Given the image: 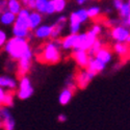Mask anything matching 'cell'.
Returning <instances> with one entry per match:
<instances>
[{
  "label": "cell",
  "mask_w": 130,
  "mask_h": 130,
  "mask_svg": "<svg viewBox=\"0 0 130 130\" xmlns=\"http://www.w3.org/2000/svg\"><path fill=\"white\" fill-rule=\"evenodd\" d=\"M61 40H53L48 42L37 53V59L43 63L54 64L60 60Z\"/></svg>",
  "instance_id": "cell-1"
},
{
  "label": "cell",
  "mask_w": 130,
  "mask_h": 130,
  "mask_svg": "<svg viewBox=\"0 0 130 130\" xmlns=\"http://www.w3.org/2000/svg\"><path fill=\"white\" fill-rule=\"evenodd\" d=\"M29 48L30 47L28 44V41L24 38H18V37L9 39L4 45V51L14 60L15 59L19 60Z\"/></svg>",
  "instance_id": "cell-2"
},
{
  "label": "cell",
  "mask_w": 130,
  "mask_h": 130,
  "mask_svg": "<svg viewBox=\"0 0 130 130\" xmlns=\"http://www.w3.org/2000/svg\"><path fill=\"white\" fill-rule=\"evenodd\" d=\"M32 55H34V53H32L31 48H29L24 55L19 59V62H18V75H19V77H21V78L24 77L25 75L28 73V71L30 70Z\"/></svg>",
  "instance_id": "cell-3"
},
{
  "label": "cell",
  "mask_w": 130,
  "mask_h": 130,
  "mask_svg": "<svg viewBox=\"0 0 130 130\" xmlns=\"http://www.w3.org/2000/svg\"><path fill=\"white\" fill-rule=\"evenodd\" d=\"M0 119H1V128L2 130H15V120L8 111L7 107L1 106L0 109Z\"/></svg>",
  "instance_id": "cell-4"
},
{
  "label": "cell",
  "mask_w": 130,
  "mask_h": 130,
  "mask_svg": "<svg viewBox=\"0 0 130 130\" xmlns=\"http://www.w3.org/2000/svg\"><path fill=\"white\" fill-rule=\"evenodd\" d=\"M96 76V74L92 71H90L89 69H85L83 71H80L77 75H76V84L79 89H85L86 86L89 85V83L93 80V78Z\"/></svg>",
  "instance_id": "cell-5"
},
{
  "label": "cell",
  "mask_w": 130,
  "mask_h": 130,
  "mask_svg": "<svg viewBox=\"0 0 130 130\" xmlns=\"http://www.w3.org/2000/svg\"><path fill=\"white\" fill-rule=\"evenodd\" d=\"M110 36L117 42L126 43L127 40H128V38L130 37V30L126 26H124V25L116 26V27H112L111 28Z\"/></svg>",
  "instance_id": "cell-6"
},
{
  "label": "cell",
  "mask_w": 130,
  "mask_h": 130,
  "mask_svg": "<svg viewBox=\"0 0 130 130\" xmlns=\"http://www.w3.org/2000/svg\"><path fill=\"white\" fill-rule=\"evenodd\" d=\"M72 56L79 67L84 68V69L88 68L89 63H90V58H91L88 51L82 50V49H73Z\"/></svg>",
  "instance_id": "cell-7"
},
{
  "label": "cell",
  "mask_w": 130,
  "mask_h": 130,
  "mask_svg": "<svg viewBox=\"0 0 130 130\" xmlns=\"http://www.w3.org/2000/svg\"><path fill=\"white\" fill-rule=\"evenodd\" d=\"M31 13L29 12V8L24 7L21 9V12L17 15V20L14 24L16 27H21L25 29H30L29 27V18H30Z\"/></svg>",
  "instance_id": "cell-8"
},
{
  "label": "cell",
  "mask_w": 130,
  "mask_h": 130,
  "mask_svg": "<svg viewBox=\"0 0 130 130\" xmlns=\"http://www.w3.org/2000/svg\"><path fill=\"white\" fill-rule=\"evenodd\" d=\"M0 102L2 106L12 107L14 105V92L10 91H4L3 88L0 89Z\"/></svg>",
  "instance_id": "cell-9"
},
{
  "label": "cell",
  "mask_w": 130,
  "mask_h": 130,
  "mask_svg": "<svg viewBox=\"0 0 130 130\" xmlns=\"http://www.w3.org/2000/svg\"><path fill=\"white\" fill-rule=\"evenodd\" d=\"M106 67V63H104L102 60H100L99 58H97L96 56H93L90 58V63L86 69H89L90 71L94 72L96 75L102 72Z\"/></svg>",
  "instance_id": "cell-10"
},
{
  "label": "cell",
  "mask_w": 130,
  "mask_h": 130,
  "mask_svg": "<svg viewBox=\"0 0 130 130\" xmlns=\"http://www.w3.org/2000/svg\"><path fill=\"white\" fill-rule=\"evenodd\" d=\"M89 14H88V9H79L77 12L73 13L70 16V22H78V23H83L88 20Z\"/></svg>",
  "instance_id": "cell-11"
},
{
  "label": "cell",
  "mask_w": 130,
  "mask_h": 130,
  "mask_svg": "<svg viewBox=\"0 0 130 130\" xmlns=\"http://www.w3.org/2000/svg\"><path fill=\"white\" fill-rule=\"evenodd\" d=\"M95 56L97 58H99L100 60H102L104 63H108L112 59V52H111V50L109 48L102 47Z\"/></svg>",
  "instance_id": "cell-12"
},
{
  "label": "cell",
  "mask_w": 130,
  "mask_h": 130,
  "mask_svg": "<svg viewBox=\"0 0 130 130\" xmlns=\"http://www.w3.org/2000/svg\"><path fill=\"white\" fill-rule=\"evenodd\" d=\"M17 20V15L9 12V10H5L1 14V18H0V21H1V24L9 26V25H13L15 24Z\"/></svg>",
  "instance_id": "cell-13"
},
{
  "label": "cell",
  "mask_w": 130,
  "mask_h": 130,
  "mask_svg": "<svg viewBox=\"0 0 130 130\" xmlns=\"http://www.w3.org/2000/svg\"><path fill=\"white\" fill-rule=\"evenodd\" d=\"M51 32H52V25H43L35 29V36L38 39H46L51 37Z\"/></svg>",
  "instance_id": "cell-14"
},
{
  "label": "cell",
  "mask_w": 130,
  "mask_h": 130,
  "mask_svg": "<svg viewBox=\"0 0 130 130\" xmlns=\"http://www.w3.org/2000/svg\"><path fill=\"white\" fill-rule=\"evenodd\" d=\"M77 35L71 34V35H69L68 37H66L64 39H62L61 40V48L64 49V50L74 49L75 43H76V39H77Z\"/></svg>",
  "instance_id": "cell-15"
},
{
  "label": "cell",
  "mask_w": 130,
  "mask_h": 130,
  "mask_svg": "<svg viewBox=\"0 0 130 130\" xmlns=\"http://www.w3.org/2000/svg\"><path fill=\"white\" fill-rule=\"evenodd\" d=\"M73 93H74V91H72L69 88H66L64 90H62V92L59 94V97H58L59 103L61 105H67L71 101V99H72Z\"/></svg>",
  "instance_id": "cell-16"
},
{
  "label": "cell",
  "mask_w": 130,
  "mask_h": 130,
  "mask_svg": "<svg viewBox=\"0 0 130 130\" xmlns=\"http://www.w3.org/2000/svg\"><path fill=\"white\" fill-rule=\"evenodd\" d=\"M42 22V14L39 12H34L31 13L30 18H29V27L31 30L37 29L39 25Z\"/></svg>",
  "instance_id": "cell-17"
},
{
  "label": "cell",
  "mask_w": 130,
  "mask_h": 130,
  "mask_svg": "<svg viewBox=\"0 0 130 130\" xmlns=\"http://www.w3.org/2000/svg\"><path fill=\"white\" fill-rule=\"evenodd\" d=\"M113 50L118 55H120L121 57H124L125 55H127V54L129 53V44H127V43L118 42L113 47Z\"/></svg>",
  "instance_id": "cell-18"
},
{
  "label": "cell",
  "mask_w": 130,
  "mask_h": 130,
  "mask_svg": "<svg viewBox=\"0 0 130 130\" xmlns=\"http://www.w3.org/2000/svg\"><path fill=\"white\" fill-rule=\"evenodd\" d=\"M7 9L18 15L22 9V2L20 0H7Z\"/></svg>",
  "instance_id": "cell-19"
},
{
  "label": "cell",
  "mask_w": 130,
  "mask_h": 130,
  "mask_svg": "<svg viewBox=\"0 0 130 130\" xmlns=\"http://www.w3.org/2000/svg\"><path fill=\"white\" fill-rule=\"evenodd\" d=\"M0 85L1 88H6L9 90H15L17 88V82L16 80H14L13 78L7 77V76H1L0 78Z\"/></svg>",
  "instance_id": "cell-20"
},
{
  "label": "cell",
  "mask_w": 130,
  "mask_h": 130,
  "mask_svg": "<svg viewBox=\"0 0 130 130\" xmlns=\"http://www.w3.org/2000/svg\"><path fill=\"white\" fill-rule=\"evenodd\" d=\"M63 26H64V24L58 23V22H56L54 25H52V32H51V37L50 38L52 40L58 39L60 34H61V31H62V29H63Z\"/></svg>",
  "instance_id": "cell-21"
},
{
  "label": "cell",
  "mask_w": 130,
  "mask_h": 130,
  "mask_svg": "<svg viewBox=\"0 0 130 130\" xmlns=\"http://www.w3.org/2000/svg\"><path fill=\"white\" fill-rule=\"evenodd\" d=\"M32 94H34V88L31 86L29 89H19L17 96L21 100H26V99L30 98L32 96Z\"/></svg>",
  "instance_id": "cell-22"
},
{
  "label": "cell",
  "mask_w": 130,
  "mask_h": 130,
  "mask_svg": "<svg viewBox=\"0 0 130 130\" xmlns=\"http://www.w3.org/2000/svg\"><path fill=\"white\" fill-rule=\"evenodd\" d=\"M29 30H30V29H25V28H21V27H16V26H14V28H13V34H14V37L26 39V38L28 37V35H29Z\"/></svg>",
  "instance_id": "cell-23"
},
{
  "label": "cell",
  "mask_w": 130,
  "mask_h": 130,
  "mask_svg": "<svg viewBox=\"0 0 130 130\" xmlns=\"http://www.w3.org/2000/svg\"><path fill=\"white\" fill-rule=\"evenodd\" d=\"M103 47V43H102V41H100V40H98L97 39V41L94 43V45L92 46V48L88 51V53H89V55L91 56V57H93V56H95L97 53H98V51L101 49Z\"/></svg>",
  "instance_id": "cell-24"
},
{
  "label": "cell",
  "mask_w": 130,
  "mask_h": 130,
  "mask_svg": "<svg viewBox=\"0 0 130 130\" xmlns=\"http://www.w3.org/2000/svg\"><path fill=\"white\" fill-rule=\"evenodd\" d=\"M49 0H37L36 10L41 14H46V8L48 5Z\"/></svg>",
  "instance_id": "cell-25"
},
{
  "label": "cell",
  "mask_w": 130,
  "mask_h": 130,
  "mask_svg": "<svg viewBox=\"0 0 130 130\" xmlns=\"http://www.w3.org/2000/svg\"><path fill=\"white\" fill-rule=\"evenodd\" d=\"M119 13H120V17L122 20H126L130 17V5L129 3H124V5L122 6V8L119 10Z\"/></svg>",
  "instance_id": "cell-26"
},
{
  "label": "cell",
  "mask_w": 130,
  "mask_h": 130,
  "mask_svg": "<svg viewBox=\"0 0 130 130\" xmlns=\"http://www.w3.org/2000/svg\"><path fill=\"white\" fill-rule=\"evenodd\" d=\"M88 14H89V17L90 18L95 19L97 16L100 14V8L98 6H92V7L88 8Z\"/></svg>",
  "instance_id": "cell-27"
},
{
  "label": "cell",
  "mask_w": 130,
  "mask_h": 130,
  "mask_svg": "<svg viewBox=\"0 0 130 130\" xmlns=\"http://www.w3.org/2000/svg\"><path fill=\"white\" fill-rule=\"evenodd\" d=\"M80 26H81V23H78V22H70V30H71V34H74V35L79 34Z\"/></svg>",
  "instance_id": "cell-28"
},
{
  "label": "cell",
  "mask_w": 130,
  "mask_h": 130,
  "mask_svg": "<svg viewBox=\"0 0 130 130\" xmlns=\"http://www.w3.org/2000/svg\"><path fill=\"white\" fill-rule=\"evenodd\" d=\"M55 12H56L55 2H54V0H49L48 5H47V8H46V14H47V15H51V14L55 13Z\"/></svg>",
  "instance_id": "cell-29"
},
{
  "label": "cell",
  "mask_w": 130,
  "mask_h": 130,
  "mask_svg": "<svg viewBox=\"0 0 130 130\" xmlns=\"http://www.w3.org/2000/svg\"><path fill=\"white\" fill-rule=\"evenodd\" d=\"M56 7V13H60L66 7V0H54Z\"/></svg>",
  "instance_id": "cell-30"
},
{
  "label": "cell",
  "mask_w": 130,
  "mask_h": 130,
  "mask_svg": "<svg viewBox=\"0 0 130 130\" xmlns=\"http://www.w3.org/2000/svg\"><path fill=\"white\" fill-rule=\"evenodd\" d=\"M5 41H6V34L3 30H1L0 31V45L4 46L5 45Z\"/></svg>",
  "instance_id": "cell-31"
},
{
  "label": "cell",
  "mask_w": 130,
  "mask_h": 130,
  "mask_svg": "<svg viewBox=\"0 0 130 130\" xmlns=\"http://www.w3.org/2000/svg\"><path fill=\"white\" fill-rule=\"evenodd\" d=\"M124 1L123 0H113V5H115V7L118 9V10H120L121 8H122V6L124 5Z\"/></svg>",
  "instance_id": "cell-32"
},
{
  "label": "cell",
  "mask_w": 130,
  "mask_h": 130,
  "mask_svg": "<svg viewBox=\"0 0 130 130\" xmlns=\"http://www.w3.org/2000/svg\"><path fill=\"white\" fill-rule=\"evenodd\" d=\"M92 30L95 32V34L98 36V35H100L101 34V31H102V27L99 25V24H95L93 27H92Z\"/></svg>",
  "instance_id": "cell-33"
},
{
  "label": "cell",
  "mask_w": 130,
  "mask_h": 130,
  "mask_svg": "<svg viewBox=\"0 0 130 130\" xmlns=\"http://www.w3.org/2000/svg\"><path fill=\"white\" fill-rule=\"evenodd\" d=\"M36 5H37V0H29V2L27 4V8L36 9Z\"/></svg>",
  "instance_id": "cell-34"
},
{
  "label": "cell",
  "mask_w": 130,
  "mask_h": 130,
  "mask_svg": "<svg viewBox=\"0 0 130 130\" xmlns=\"http://www.w3.org/2000/svg\"><path fill=\"white\" fill-rule=\"evenodd\" d=\"M122 23H123V25H124V26H126V27H129V28H130V17H129L128 19H126V20H122Z\"/></svg>",
  "instance_id": "cell-35"
},
{
  "label": "cell",
  "mask_w": 130,
  "mask_h": 130,
  "mask_svg": "<svg viewBox=\"0 0 130 130\" xmlns=\"http://www.w3.org/2000/svg\"><path fill=\"white\" fill-rule=\"evenodd\" d=\"M57 120H58L59 122H66V121H67V117L64 116V115H59V116L57 117Z\"/></svg>",
  "instance_id": "cell-36"
},
{
  "label": "cell",
  "mask_w": 130,
  "mask_h": 130,
  "mask_svg": "<svg viewBox=\"0 0 130 130\" xmlns=\"http://www.w3.org/2000/svg\"><path fill=\"white\" fill-rule=\"evenodd\" d=\"M66 21H67V18L64 17V16H61V17L58 18L57 22H58V23H62V24H66Z\"/></svg>",
  "instance_id": "cell-37"
},
{
  "label": "cell",
  "mask_w": 130,
  "mask_h": 130,
  "mask_svg": "<svg viewBox=\"0 0 130 130\" xmlns=\"http://www.w3.org/2000/svg\"><path fill=\"white\" fill-rule=\"evenodd\" d=\"M20 1H21V2H22L23 6L27 7V4H28V2H29V0H20Z\"/></svg>",
  "instance_id": "cell-38"
},
{
  "label": "cell",
  "mask_w": 130,
  "mask_h": 130,
  "mask_svg": "<svg viewBox=\"0 0 130 130\" xmlns=\"http://www.w3.org/2000/svg\"><path fill=\"white\" fill-rule=\"evenodd\" d=\"M76 1H77V3H78V4H80V5H81V4H84L86 1H88V0H76Z\"/></svg>",
  "instance_id": "cell-39"
},
{
  "label": "cell",
  "mask_w": 130,
  "mask_h": 130,
  "mask_svg": "<svg viewBox=\"0 0 130 130\" xmlns=\"http://www.w3.org/2000/svg\"><path fill=\"white\" fill-rule=\"evenodd\" d=\"M128 3H129V5H130V0H128Z\"/></svg>",
  "instance_id": "cell-40"
}]
</instances>
